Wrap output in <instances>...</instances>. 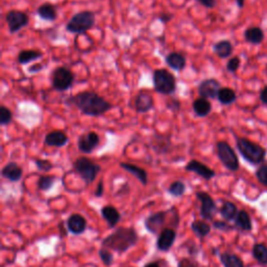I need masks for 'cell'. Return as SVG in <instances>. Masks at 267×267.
<instances>
[{"label":"cell","instance_id":"6da1fadb","mask_svg":"<svg viewBox=\"0 0 267 267\" xmlns=\"http://www.w3.org/2000/svg\"><path fill=\"white\" fill-rule=\"evenodd\" d=\"M65 104L74 106L82 114L91 117H100L113 108L111 102L93 91H82L76 95H71L65 100Z\"/></svg>","mask_w":267,"mask_h":267},{"label":"cell","instance_id":"7a4b0ae2","mask_svg":"<svg viewBox=\"0 0 267 267\" xmlns=\"http://www.w3.org/2000/svg\"><path fill=\"white\" fill-rule=\"evenodd\" d=\"M138 240L139 237L135 228L120 226L102 240V246L121 254L135 246Z\"/></svg>","mask_w":267,"mask_h":267},{"label":"cell","instance_id":"3957f363","mask_svg":"<svg viewBox=\"0 0 267 267\" xmlns=\"http://www.w3.org/2000/svg\"><path fill=\"white\" fill-rule=\"evenodd\" d=\"M236 146L244 159L252 165H261L264 163L267 150L260 144L254 142L246 137L236 138Z\"/></svg>","mask_w":267,"mask_h":267},{"label":"cell","instance_id":"277c9868","mask_svg":"<svg viewBox=\"0 0 267 267\" xmlns=\"http://www.w3.org/2000/svg\"><path fill=\"white\" fill-rule=\"evenodd\" d=\"M152 84L154 91L161 95H172L178 89L176 76L165 68L156 69L154 71Z\"/></svg>","mask_w":267,"mask_h":267},{"label":"cell","instance_id":"5b68a950","mask_svg":"<svg viewBox=\"0 0 267 267\" xmlns=\"http://www.w3.org/2000/svg\"><path fill=\"white\" fill-rule=\"evenodd\" d=\"M95 14L92 10H82L74 15L66 24V30L70 34H86L95 26Z\"/></svg>","mask_w":267,"mask_h":267},{"label":"cell","instance_id":"8992f818","mask_svg":"<svg viewBox=\"0 0 267 267\" xmlns=\"http://www.w3.org/2000/svg\"><path fill=\"white\" fill-rule=\"evenodd\" d=\"M74 169L84 183L90 185L100 172L102 167L87 156H80L74 162Z\"/></svg>","mask_w":267,"mask_h":267},{"label":"cell","instance_id":"52a82bcc","mask_svg":"<svg viewBox=\"0 0 267 267\" xmlns=\"http://www.w3.org/2000/svg\"><path fill=\"white\" fill-rule=\"evenodd\" d=\"M217 156L222 164L230 172H237L239 169V159L236 152L226 141H218L216 143Z\"/></svg>","mask_w":267,"mask_h":267},{"label":"cell","instance_id":"ba28073f","mask_svg":"<svg viewBox=\"0 0 267 267\" xmlns=\"http://www.w3.org/2000/svg\"><path fill=\"white\" fill-rule=\"evenodd\" d=\"M52 86L56 91L65 92L74 84V74L69 68L60 66L52 70L50 74Z\"/></svg>","mask_w":267,"mask_h":267},{"label":"cell","instance_id":"9c48e42d","mask_svg":"<svg viewBox=\"0 0 267 267\" xmlns=\"http://www.w3.org/2000/svg\"><path fill=\"white\" fill-rule=\"evenodd\" d=\"M6 21L10 34H17L23 28L28 26L30 16L26 12H21L17 10H10L6 14Z\"/></svg>","mask_w":267,"mask_h":267},{"label":"cell","instance_id":"30bf717a","mask_svg":"<svg viewBox=\"0 0 267 267\" xmlns=\"http://www.w3.org/2000/svg\"><path fill=\"white\" fill-rule=\"evenodd\" d=\"M198 200L200 202V216L204 220H212L217 211V204L209 193L198 191L196 193Z\"/></svg>","mask_w":267,"mask_h":267},{"label":"cell","instance_id":"8fae6325","mask_svg":"<svg viewBox=\"0 0 267 267\" xmlns=\"http://www.w3.org/2000/svg\"><path fill=\"white\" fill-rule=\"evenodd\" d=\"M222 88V87L220 80L214 78H206L200 82L198 87V92L200 94V97L210 100L217 98L218 92H220Z\"/></svg>","mask_w":267,"mask_h":267},{"label":"cell","instance_id":"7c38bea8","mask_svg":"<svg viewBox=\"0 0 267 267\" xmlns=\"http://www.w3.org/2000/svg\"><path fill=\"white\" fill-rule=\"evenodd\" d=\"M100 142V137L95 132H88L82 134L78 139V148L80 152L84 154H92L95 148L98 146Z\"/></svg>","mask_w":267,"mask_h":267},{"label":"cell","instance_id":"4fadbf2b","mask_svg":"<svg viewBox=\"0 0 267 267\" xmlns=\"http://www.w3.org/2000/svg\"><path fill=\"white\" fill-rule=\"evenodd\" d=\"M168 212L167 211H159L150 214L144 220V226L150 233L156 235L160 230H163V226L166 222Z\"/></svg>","mask_w":267,"mask_h":267},{"label":"cell","instance_id":"5bb4252c","mask_svg":"<svg viewBox=\"0 0 267 267\" xmlns=\"http://www.w3.org/2000/svg\"><path fill=\"white\" fill-rule=\"evenodd\" d=\"M150 148L158 154H166L172 150V142L170 136L154 132L150 138Z\"/></svg>","mask_w":267,"mask_h":267},{"label":"cell","instance_id":"9a60e30c","mask_svg":"<svg viewBox=\"0 0 267 267\" xmlns=\"http://www.w3.org/2000/svg\"><path fill=\"white\" fill-rule=\"evenodd\" d=\"M176 239V232L172 228H164L156 239L158 250L166 252L170 250Z\"/></svg>","mask_w":267,"mask_h":267},{"label":"cell","instance_id":"2e32d148","mask_svg":"<svg viewBox=\"0 0 267 267\" xmlns=\"http://www.w3.org/2000/svg\"><path fill=\"white\" fill-rule=\"evenodd\" d=\"M154 106V96L148 91H140L134 100V108L139 114L148 113L152 110Z\"/></svg>","mask_w":267,"mask_h":267},{"label":"cell","instance_id":"e0dca14e","mask_svg":"<svg viewBox=\"0 0 267 267\" xmlns=\"http://www.w3.org/2000/svg\"><path fill=\"white\" fill-rule=\"evenodd\" d=\"M185 170L196 174L206 180H209L216 176L213 169L198 160H190L185 166Z\"/></svg>","mask_w":267,"mask_h":267},{"label":"cell","instance_id":"ac0fdd59","mask_svg":"<svg viewBox=\"0 0 267 267\" xmlns=\"http://www.w3.org/2000/svg\"><path fill=\"white\" fill-rule=\"evenodd\" d=\"M67 228L74 235H80L87 228V220L80 214H71L66 222Z\"/></svg>","mask_w":267,"mask_h":267},{"label":"cell","instance_id":"d6986e66","mask_svg":"<svg viewBox=\"0 0 267 267\" xmlns=\"http://www.w3.org/2000/svg\"><path fill=\"white\" fill-rule=\"evenodd\" d=\"M68 142L69 138L63 130H52L44 138V143L50 148H64Z\"/></svg>","mask_w":267,"mask_h":267},{"label":"cell","instance_id":"ffe728a7","mask_svg":"<svg viewBox=\"0 0 267 267\" xmlns=\"http://www.w3.org/2000/svg\"><path fill=\"white\" fill-rule=\"evenodd\" d=\"M165 63L169 68L178 72L183 71L186 67L187 60L184 54L178 52H172L165 56Z\"/></svg>","mask_w":267,"mask_h":267},{"label":"cell","instance_id":"44dd1931","mask_svg":"<svg viewBox=\"0 0 267 267\" xmlns=\"http://www.w3.org/2000/svg\"><path fill=\"white\" fill-rule=\"evenodd\" d=\"M100 213L110 228H114L121 220L120 212L118 211V209L114 207V206H111V204L104 206V207L102 208Z\"/></svg>","mask_w":267,"mask_h":267},{"label":"cell","instance_id":"7402d4cb","mask_svg":"<svg viewBox=\"0 0 267 267\" xmlns=\"http://www.w3.org/2000/svg\"><path fill=\"white\" fill-rule=\"evenodd\" d=\"M120 167L124 169L126 172H128V174H130L132 176H135L140 183L144 186H146L148 183V174L146 172L145 169L137 166V165H134L130 163H126V162H121L120 163Z\"/></svg>","mask_w":267,"mask_h":267},{"label":"cell","instance_id":"603a6c76","mask_svg":"<svg viewBox=\"0 0 267 267\" xmlns=\"http://www.w3.org/2000/svg\"><path fill=\"white\" fill-rule=\"evenodd\" d=\"M2 178L8 180L10 182H19L23 176L22 168L16 162H8L2 170Z\"/></svg>","mask_w":267,"mask_h":267},{"label":"cell","instance_id":"cb8c5ba5","mask_svg":"<svg viewBox=\"0 0 267 267\" xmlns=\"http://www.w3.org/2000/svg\"><path fill=\"white\" fill-rule=\"evenodd\" d=\"M192 110L198 117L204 118L210 115L212 111V104L209 100L198 97V98L192 102Z\"/></svg>","mask_w":267,"mask_h":267},{"label":"cell","instance_id":"d4e9b609","mask_svg":"<svg viewBox=\"0 0 267 267\" xmlns=\"http://www.w3.org/2000/svg\"><path fill=\"white\" fill-rule=\"evenodd\" d=\"M244 40L252 45H260L265 39L264 30L259 26H250L244 34Z\"/></svg>","mask_w":267,"mask_h":267},{"label":"cell","instance_id":"484cf974","mask_svg":"<svg viewBox=\"0 0 267 267\" xmlns=\"http://www.w3.org/2000/svg\"><path fill=\"white\" fill-rule=\"evenodd\" d=\"M37 13L42 20L48 22L56 21L58 16L56 6L50 2H44L41 4L37 10Z\"/></svg>","mask_w":267,"mask_h":267},{"label":"cell","instance_id":"4316f807","mask_svg":"<svg viewBox=\"0 0 267 267\" xmlns=\"http://www.w3.org/2000/svg\"><path fill=\"white\" fill-rule=\"evenodd\" d=\"M234 46L228 40H220L213 45V52L220 58H228L233 54Z\"/></svg>","mask_w":267,"mask_h":267},{"label":"cell","instance_id":"83f0119b","mask_svg":"<svg viewBox=\"0 0 267 267\" xmlns=\"http://www.w3.org/2000/svg\"><path fill=\"white\" fill-rule=\"evenodd\" d=\"M43 58V52L37 50H24L19 52L17 56V62L20 65H26Z\"/></svg>","mask_w":267,"mask_h":267},{"label":"cell","instance_id":"f1b7e54d","mask_svg":"<svg viewBox=\"0 0 267 267\" xmlns=\"http://www.w3.org/2000/svg\"><path fill=\"white\" fill-rule=\"evenodd\" d=\"M235 228L244 230V232H250L252 230V222L250 214L244 211L240 210L235 218Z\"/></svg>","mask_w":267,"mask_h":267},{"label":"cell","instance_id":"f546056e","mask_svg":"<svg viewBox=\"0 0 267 267\" xmlns=\"http://www.w3.org/2000/svg\"><path fill=\"white\" fill-rule=\"evenodd\" d=\"M217 100L222 106H230L237 100L236 91L230 87H222L217 95Z\"/></svg>","mask_w":267,"mask_h":267},{"label":"cell","instance_id":"4dcf8cb0","mask_svg":"<svg viewBox=\"0 0 267 267\" xmlns=\"http://www.w3.org/2000/svg\"><path fill=\"white\" fill-rule=\"evenodd\" d=\"M238 209L236 207V204L232 202H228V200H224L222 202V208L220 210V213L222 215V217L224 218V220L226 222H232L235 220V218L238 214Z\"/></svg>","mask_w":267,"mask_h":267},{"label":"cell","instance_id":"1f68e13d","mask_svg":"<svg viewBox=\"0 0 267 267\" xmlns=\"http://www.w3.org/2000/svg\"><path fill=\"white\" fill-rule=\"evenodd\" d=\"M220 259L224 267H244V261H242L237 254L232 252H224L220 254Z\"/></svg>","mask_w":267,"mask_h":267},{"label":"cell","instance_id":"d6a6232c","mask_svg":"<svg viewBox=\"0 0 267 267\" xmlns=\"http://www.w3.org/2000/svg\"><path fill=\"white\" fill-rule=\"evenodd\" d=\"M191 230L200 238H204L210 234L211 226L204 220H194L191 224Z\"/></svg>","mask_w":267,"mask_h":267},{"label":"cell","instance_id":"836d02e7","mask_svg":"<svg viewBox=\"0 0 267 267\" xmlns=\"http://www.w3.org/2000/svg\"><path fill=\"white\" fill-rule=\"evenodd\" d=\"M252 257L259 264L267 265V246L263 244H256L252 246Z\"/></svg>","mask_w":267,"mask_h":267},{"label":"cell","instance_id":"e575fe53","mask_svg":"<svg viewBox=\"0 0 267 267\" xmlns=\"http://www.w3.org/2000/svg\"><path fill=\"white\" fill-rule=\"evenodd\" d=\"M167 192L172 196L180 198V196H183L184 193L186 192V185L184 182H182V180H174V183H172L170 186L168 187Z\"/></svg>","mask_w":267,"mask_h":267},{"label":"cell","instance_id":"d590c367","mask_svg":"<svg viewBox=\"0 0 267 267\" xmlns=\"http://www.w3.org/2000/svg\"><path fill=\"white\" fill-rule=\"evenodd\" d=\"M56 180V178L54 176H41L38 180V188L41 191H50Z\"/></svg>","mask_w":267,"mask_h":267},{"label":"cell","instance_id":"8d00e7d4","mask_svg":"<svg viewBox=\"0 0 267 267\" xmlns=\"http://www.w3.org/2000/svg\"><path fill=\"white\" fill-rule=\"evenodd\" d=\"M13 121V113L4 104L0 106V126H8Z\"/></svg>","mask_w":267,"mask_h":267},{"label":"cell","instance_id":"74e56055","mask_svg":"<svg viewBox=\"0 0 267 267\" xmlns=\"http://www.w3.org/2000/svg\"><path fill=\"white\" fill-rule=\"evenodd\" d=\"M259 183L265 187H267V163H262L254 172Z\"/></svg>","mask_w":267,"mask_h":267},{"label":"cell","instance_id":"f35d334b","mask_svg":"<svg viewBox=\"0 0 267 267\" xmlns=\"http://www.w3.org/2000/svg\"><path fill=\"white\" fill-rule=\"evenodd\" d=\"M100 257L102 261V263L108 266V267H110L112 264H113V261H114V256H113V254L112 252L108 250V248H102L100 250Z\"/></svg>","mask_w":267,"mask_h":267},{"label":"cell","instance_id":"ab89813d","mask_svg":"<svg viewBox=\"0 0 267 267\" xmlns=\"http://www.w3.org/2000/svg\"><path fill=\"white\" fill-rule=\"evenodd\" d=\"M34 163L36 167L38 168V170L42 172H50L54 168V164L50 160H45V159H34Z\"/></svg>","mask_w":267,"mask_h":267},{"label":"cell","instance_id":"60d3db41","mask_svg":"<svg viewBox=\"0 0 267 267\" xmlns=\"http://www.w3.org/2000/svg\"><path fill=\"white\" fill-rule=\"evenodd\" d=\"M241 65V60L239 56H233L230 58L228 63H226V71L230 72V74H236L237 70L239 69Z\"/></svg>","mask_w":267,"mask_h":267},{"label":"cell","instance_id":"b9f144b4","mask_svg":"<svg viewBox=\"0 0 267 267\" xmlns=\"http://www.w3.org/2000/svg\"><path fill=\"white\" fill-rule=\"evenodd\" d=\"M182 104L176 97H172L166 102V108L172 113H178L180 111Z\"/></svg>","mask_w":267,"mask_h":267},{"label":"cell","instance_id":"7bdbcfd3","mask_svg":"<svg viewBox=\"0 0 267 267\" xmlns=\"http://www.w3.org/2000/svg\"><path fill=\"white\" fill-rule=\"evenodd\" d=\"M213 226L217 230H222V232H230V230H234L235 228L232 226H230L228 222H222V220H216L213 222Z\"/></svg>","mask_w":267,"mask_h":267},{"label":"cell","instance_id":"ee69618b","mask_svg":"<svg viewBox=\"0 0 267 267\" xmlns=\"http://www.w3.org/2000/svg\"><path fill=\"white\" fill-rule=\"evenodd\" d=\"M178 267H200L198 263L190 258H183L178 263Z\"/></svg>","mask_w":267,"mask_h":267},{"label":"cell","instance_id":"f6af8a7d","mask_svg":"<svg viewBox=\"0 0 267 267\" xmlns=\"http://www.w3.org/2000/svg\"><path fill=\"white\" fill-rule=\"evenodd\" d=\"M174 15L172 14V13H162L159 15V17H158V19H159V21L163 24H167L168 22H170L172 19H174Z\"/></svg>","mask_w":267,"mask_h":267},{"label":"cell","instance_id":"bcb514c9","mask_svg":"<svg viewBox=\"0 0 267 267\" xmlns=\"http://www.w3.org/2000/svg\"><path fill=\"white\" fill-rule=\"evenodd\" d=\"M196 2L207 8H214L217 4L216 0H196Z\"/></svg>","mask_w":267,"mask_h":267},{"label":"cell","instance_id":"7dc6e473","mask_svg":"<svg viewBox=\"0 0 267 267\" xmlns=\"http://www.w3.org/2000/svg\"><path fill=\"white\" fill-rule=\"evenodd\" d=\"M43 69H44V66L42 64L37 63V64H34L32 66L28 68V72L30 74H38V72L42 71Z\"/></svg>","mask_w":267,"mask_h":267},{"label":"cell","instance_id":"c3c4849f","mask_svg":"<svg viewBox=\"0 0 267 267\" xmlns=\"http://www.w3.org/2000/svg\"><path fill=\"white\" fill-rule=\"evenodd\" d=\"M259 97H260L261 102H262L263 104L267 106V84L261 89V91H260V96H259Z\"/></svg>","mask_w":267,"mask_h":267},{"label":"cell","instance_id":"681fc988","mask_svg":"<svg viewBox=\"0 0 267 267\" xmlns=\"http://www.w3.org/2000/svg\"><path fill=\"white\" fill-rule=\"evenodd\" d=\"M102 194H104V182L100 180V184L97 185V188H96V191L94 193V196L96 198H100V196H102Z\"/></svg>","mask_w":267,"mask_h":267},{"label":"cell","instance_id":"f907efd6","mask_svg":"<svg viewBox=\"0 0 267 267\" xmlns=\"http://www.w3.org/2000/svg\"><path fill=\"white\" fill-rule=\"evenodd\" d=\"M144 267H161V265L159 264V262L154 261V262H148L144 265Z\"/></svg>","mask_w":267,"mask_h":267},{"label":"cell","instance_id":"816d5d0a","mask_svg":"<svg viewBox=\"0 0 267 267\" xmlns=\"http://www.w3.org/2000/svg\"><path fill=\"white\" fill-rule=\"evenodd\" d=\"M236 2V4L239 8H244V4H246V0H235Z\"/></svg>","mask_w":267,"mask_h":267}]
</instances>
